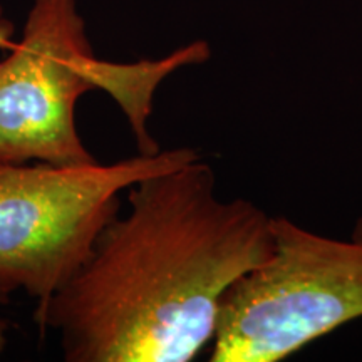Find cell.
Here are the masks:
<instances>
[{
    "instance_id": "6da1fadb",
    "label": "cell",
    "mask_w": 362,
    "mask_h": 362,
    "mask_svg": "<svg viewBox=\"0 0 362 362\" xmlns=\"http://www.w3.org/2000/svg\"><path fill=\"white\" fill-rule=\"evenodd\" d=\"M126 192L128 211L34 320L66 362H189L214 341L226 291L270 255L274 216L220 198L202 156Z\"/></svg>"
},
{
    "instance_id": "7a4b0ae2",
    "label": "cell",
    "mask_w": 362,
    "mask_h": 362,
    "mask_svg": "<svg viewBox=\"0 0 362 362\" xmlns=\"http://www.w3.org/2000/svg\"><path fill=\"white\" fill-rule=\"evenodd\" d=\"M210 54V45L197 40L161 59L103 61L94 56L76 0H34L21 40L0 61V165L98 161L76 126V104L94 89L106 90L123 110L138 153H158L149 133L158 88Z\"/></svg>"
},
{
    "instance_id": "3957f363",
    "label": "cell",
    "mask_w": 362,
    "mask_h": 362,
    "mask_svg": "<svg viewBox=\"0 0 362 362\" xmlns=\"http://www.w3.org/2000/svg\"><path fill=\"white\" fill-rule=\"evenodd\" d=\"M274 247L221 298L211 362H279L362 317V218L349 238L272 218Z\"/></svg>"
},
{
    "instance_id": "277c9868",
    "label": "cell",
    "mask_w": 362,
    "mask_h": 362,
    "mask_svg": "<svg viewBox=\"0 0 362 362\" xmlns=\"http://www.w3.org/2000/svg\"><path fill=\"white\" fill-rule=\"evenodd\" d=\"M200 156L175 148L111 165H0V291L45 304L88 260L124 189Z\"/></svg>"
},
{
    "instance_id": "5b68a950",
    "label": "cell",
    "mask_w": 362,
    "mask_h": 362,
    "mask_svg": "<svg viewBox=\"0 0 362 362\" xmlns=\"http://www.w3.org/2000/svg\"><path fill=\"white\" fill-rule=\"evenodd\" d=\"M8 293H6L4 291H0V304H7L8 302ZM7 322L6 320L0 319V357H2L4 352L7 349V344H8V337H7Z\"/></svg>"
},
{
    "instance_id": "8992f818",
    "label": "cell",
    "mask_w": 362,
    "mask_h": 362,
    "mask_svg": "<svg viewBox=\"0 0 362 362\" xmlns=\"http://www.w3.org/2000/svg\"><path fill=\"white\" fill-rule=\"evenodd\" d=\"M11 30H12L11 25H8L4 19H0V49H6V51H8V49L13 45V42L11 40Z\"/></svg>"
}]
</instances>
